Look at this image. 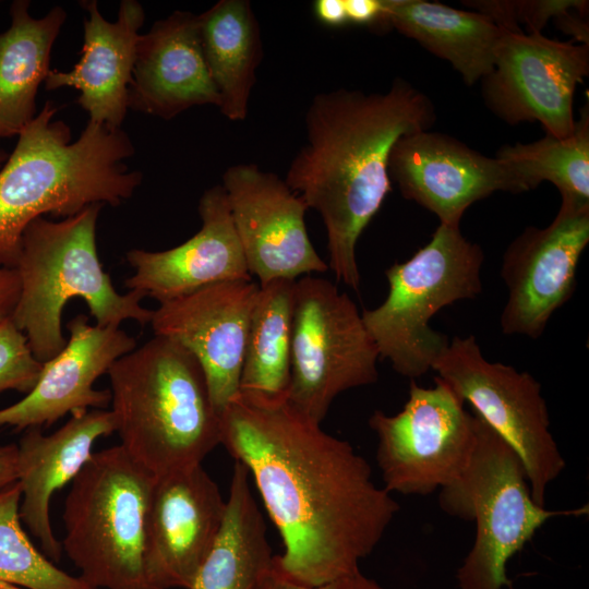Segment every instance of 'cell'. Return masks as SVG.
Masks as SVG:
<instances>
[{
    "label": "cell",
    "mask_w": 589,
    "mask_h": 589,
    "mask_svg": "<svg viewBox=\"0 0 589 589\" xmlns=\"http://www.w3.org/2000/svg\"><path fill=\"white\" fill-rule=\"evenodd\" d=\"M17 444L0 445V491L19 479Z\"/></svg>",
    "instance_id": "cell-37"
},
{
    "label": "cell",
    "mask_w": 589,
    "mask_h": 589,
    "mask_svg": "<svg viewBox=\"0 0 589 589\" xmlns=\"http://www.w3.org/2000/svg\"><path fill=\"white\" fill-rule=\"evenodd\" d=\"M107 374L120 445L156 478L201 465L220 444V414L203 369L176 341L154 335Z\"/></svg>",
    "instance_id": "cell-4"
},
{
    "label": "cell",
    "mask_w": 589,
    "mask_h": 589,
    "mask_svg": "<svg viewBox=\"0 0 589 589\" xmlns=\"http://www.w3.org/2000/svg\"><path fill=\"white\" fill-rule=\"evenodd\" d=\"M249 273L259 285L325 273L305 226L306 205L285 180L253 164L229 167L221 183Z\"/></svg>",
    "instance_id": "cell-14"
},
{
    "label": "cell",
    "mask_w": 589,
    "mask_h": 589,
    "mask_svg": "<svg viewBox=\"0 0 589 589\" xmlns=\"http://www.w3.org/2000/svg\"><path fill=\"white\" fill-rule=\"evenodd\" d=\"M8 156L9 155L3 149L0 148V168L2 167L4 161L7 160Z\"/></svg>",
    "instance_id": "cell-39"
},
{
    "label": "cell",
    "mask_w": 589,
    "mask_h": 589,
    "mask_svg": "<svg viewBox=\"0 0 589 589\" xmlns=\"http://www.w3.org/2000/svg\"><path fill=\"white\" fill-rule=\"evenodd\" d=\"M199 214L201 229L180 245L127 252L134 271L124 281L130 291L163 303L214 284L252 280L221 184L203 193Z\"/></svg>",
    "instance_id": "cell-19"
},
{
    "label": "cell",
    "mask_w": 589,
    "mask_h": 589,
    "mask_svg": "<svg viewBox=\"0 0 589 589\" xmlns=\"http://www.w3.org/2000/svg\"><path fill=\"white\" fill-rule=\"evenodd\" d=\"M10 15L9 28L0 33V139L19 136L36 117L37 91L67 19L59 5L35 19L26 0L13 1Z\"/></svg>",
    "instance_id": "cell-24"
},
{
    "label": "cell",
    "mask_w": 589,
    "mask_h": 589,
    "mask_svg": "<svg viewBox=\"0 0 589 589\" xmlns=\"http://www.w3.org/2000/svg\"><path fill=\"white\" fill-rule=\"evenodd\" d=\"M81 5L88 13L84 19L81 58L71 71L50 70L45 88L74 87L80 92L77 103L88 113L89 121L117 130L129 109L139 29L145 13L140 2L122 0L117 21L109 22L99 12L97 1H82Z\"/></svg>",
    "instance_id": "cell-21"
},
{
    "label": "cell",
    "mask_w": 589,
    "mask_h": 589,
    "mask_svg": "<svg viewBox=\"0 0 589 589\" xmlns=\"http://www.w3.org/2000/svg\"><path fill=\"white\" fill-rule=\"evenodd\" d=\"M250 473L235 460L224 518L191 589H259L274 555Z\"/></svg>",
    "instance_id": "cell-25"
},
{
    "label": "cell",
    "mask_w": 589,
    "mask_h": 589,
    "mask_svg": "<svg viewBox=\"0 0 589 589\" xmlns=\"http://www.w3.org/2000/svg\"><path fill=\"white\" fill-rule=\"evenodd\" d=\"M0 589H24V588L0 581Z\"/></svg>",
    "instance_id": "cell-38"
},
{
    "label": "cell",
    "mask_w": 589,
    "mask_h": 589,
    "mask_svg": "<svg viewBox=\"0 0 589 589\" xmlns=\"http://www.w3.org/2000/svg\"><path fill=\"white\" fill-rule=\"evenodd\" d=\"M518 23L524 22L530 33H541L550 19L574 10L585 16L588 12V1L584 0H521L515 1Z\"/></svg>",
    "instance_id": "cell-31"
},
{
    "label": "cell",
    "mask_w": 589,
    "mask_h": 589,
    "mask_svg": "<svg viewBox=\"0 0 589 589\" xmlns=\"http://www.w3.org/2000/svg\"><path fill=\"white\" fill-rule=\"evenodd\" d=\"M20 296V279L14 267L0 265V322L10 317Z\"/></svg>",
    "instance_id": "cell-34"
},
{
    "label": "cell",
    "mask_w": 589,
    "mask_h": 589,
    "mask_svg": "<svg viewBox=\"0 0 589 589\" xmlns=\"http://www.w3.org/2000/svg\"><path fill=\"white\" fill-rule=\"evenodd\" d=\"M204 59L221 113L242 121L262 60L259 22L248 0H220L197 15Z\"/></svg>",
    "instance_id": "cell-26"
},
{
    "label": "cell",
    "mask_w": 589,
    "mask_h": 589,
    "mask_svg": "<svg viewBox=\"0 0 589 589\" xmlns=\"http://www.w3.org/2000/svg\"><path fill=\"white\" fill-rule=\"evenodd\" d=\"M155 481L116 445L93 453L71 482L61 546L88 585L146 589V527Z\"/></svg>",
    "instance_id": "cell-6"
},
{
    "label": "cell",
    "mask_w": 589,
    "mask_h": 589,
    "mask_svg": "<svg viewBox=\"0 0 589 589\" xmlns=\"http://www.w3.org/2000/svg\"><path fill=\"white\" fill-rule=\"evenodd\" d=\"M275 556V555H274ZM259 589H384L376 580L360 572L338 578L320 586H306L291 580L284 575L275 561L264 575Z\"/></svg>",
    "instance_id": "cell-32"
},
{
    "label": "cell",
    "mask_w": 589,
    "mask_h": 589,
    "mask_svg": "<svg viewBox=\"0 0 589 589\" xmlns=\"http://www.w3.org/2000/svg\"><path fill=\"white\" fill-rule=\"evenodd\" d=\"M294 280L260 286L251 311L239 394L279 402L287 399L291 377V315Z\"/></svg>",
    "instance_id": "cell-27"
},
{
    "label": "cell",
    "mask_w": 589,
    "mask_h": 589,
    "mask_svg": "<svg viewBox=\"0 0 589 589\" xmlns=\"http://www.w3.org/2000/svg\"><path fill=\"white\" fill-rule=\"evenodd\" d=\"M390 27L450 63L471 86L489 75L502 35L490 17L425 0H386Z\"/></svg>",
    "instance_id": "cell-23"
},
{
    "label": "cell",
    "mask_w": 589,
    "mask_h": 589,
    "mask_svg": "<svg viewBox=\"0 0 589 589\" xmlns=\"http://www.w3.org/2000/svg\"><path fill=\"white\" fill-rule=\"evenodd\" d=\"M435 119L430 98L399 77L385 93L323 92L308 108L306 141L285 182L320 214L328 268L356 291L361 283L356 248L392 189V147L406 134L429 130Z\"/></svg>",
    "instance_id": "cell-2"
},
{
    "label": "cell",
    "mask_w": 589,
    "mask_h": 589,
    "mask_svg": "<svg viewBox=\"0 0 589 589\" xmlns=\"http://www.w3.org/2000/svg\"><path fill=\"white\" fill-rule=\"evenodd\" d=\"M495 158L516 179L521 192L549 181L562 197L589 202V110H580L574 132L566 137L546 134L528 144L501 147Z\"/></svg>",
    "instance_id": "cell-28"
},
{
    "label": "cell",
    "mask_w": 589,
    "mask_h": 589,
    "mask_svg": "<svg viewBox=\"0 0 589 589\" xmlns=\"http://www.w3.org/2000/svg\"><path fill=\"white\" fill-rule=\"evenodd\" d=\"M348 24L364 25L373 29L389 26L386 0H345Z\"/></svg>",
    "instance_id": "cell-33"
},
{
    "label": "cell",
    "mask_w": 589,
    "mask_h": 589,
    "mask_svg": "<svg viewBox=\"0 0 589 589\" xmlns=\"http://www.w3.org/2000/svg\"><path fill=\"white\" fill-rule=\"evenodd\" d=\"M47 100L19 134L0 168V265L14 267L27 226L50 214L71 217L93 204L119 206L142 182L123 163L134 154L128 134L88 121L75 142L70 128L52 120Z\"/></svg>",
    "instance_id": "cell-3"
},
{
    "label": "cell",
    "mask_w": 589,
    "mask_h": 589,
    "mask_svg": "<svg viewBox=\"0 0 589 589\" xmlns=\"http://www.w3.org/2000/svg\"><path fill=\"white\" fill-rule=\"evenodd\" d=\"M221 442L243 464L276 526L279 570L320 586L360 572L400 509L349 442L288 405L238 394L220 414Z\"/></svg>",
    "instance_id": "cell-1"
},
{
    "label": "cell",
    "mask_w": 589,
    "mask_h": 589,
    "mask_svg": "<svg viewBox=\"0 0 589 589\" xmlns=\"http://www.w3.org/2000/svg\"><path fill=\"white\" fill-rule=\"evenodd\" d=\"M70 337L63 349L43 363L38 381L17 402L0 409V426L16 431L49 426L68 413L106 409L109 389H95V381L120 357L136 348V340L119 327L91 325L85 314L67 323Z\"/></svg>",
    "instance_id": "cell-18"
},
{
    "label": "cell",
    "mask_w": 589,
    "mask_h": 589,
    "mask_svg": "<svg viewBox=\"0 0 589 589\" xmlns=\"http://www.w3.org/2000/svg\"><path fill=\"white\" fill-rule=\"evenodd\" d=\"M21 485L0 491V581L24 589H97L57 567L31 541L20 517Z\"/></svg>",
    "instance_id": "cell-29"
},
{
    "label": "cell",
    "mask_w": 589,
    "mask_h": 589,
    "mask_svg": "<svg viewBox=\"0 0 589 589\" xmlns=\"http://www.w3.org/2000/svg\"><path fill=\"white\" fill-rule=\"evenodd\" d=\"M313 12L320 23L329 27L348 24L345 0H316Z\"/></svg>",
    "instance_id": "cell-35"
},
{
    "label": "cell",
    "mask_w": 589,
    "mask_h": 589,
    "mask_svg": "<svg viewBox=\"0 0 589 589\" xmlns=\"http://www.w3.org/2000/svg\"><path fill=\"white\" fill-rule=\"evenodd\" d=\"M103 206L89 205L61 221L39 217L23 233L14 266L20 296L10 318L41 363L67 344L62 312L73 298L84 300L100 327H119L128 320L151 323L153 310L141 304L143 297L119 293L99 261L96 225Z\"/></svg>",
    "instance_id": "cell-5"
},
{
    "label": "cell",
    "mask_w": 589,
    "mask_h": 589,
    "mask_svg": "<svg viewBox=\"0 0 589 589\" xmlns=\"http://www.w3.org/2000/svg\"><path fill=\"white\" fill-rule=\"evenodd\" d=\"M589 243V202L562 197L545 228H526L506 249L501 276L508 298L501 315L507 335L540 337L553 313L576 288V272Z\"/></svg>",
    "instance_id": "cell-13"
},
{
    "label": "cell",
    "mask_w": 589,
    "mask_h": 589,
    "mask_svg": "<svg viewBox=\"0 0 589 589\" xmlns=\"http://www.w3.org/2000/svg\"><path fill=\"white\" fill-rule=\"evenodd\" d=\"M291 377L286 401L321 423L334 399L378 378L377 349L356 303L329 280H294Z\"/></svg>",
    "instance_id": "cell-9"
},
{
    "label": "cell",
    "mask_w": 589,
    "mask_h": 589,
    "mask_svg": "<svg viewBox=\"0 0 589 589\" xmlns=\"http://www.w3.org/2000/svg\"><path fill=\"white\" fill-rule=\"evenodd\" d=\"M43 363L33 354L26 336L10 317L0 322V393L17 390L25 395L39 378Z\"/></svg>",
    "instance_id": "cell-30"
},
{
    "label": "cell",
    "mask_w": 589,
    "mask_h": 589,
    "mask_svg": "<svg viewBox=\"0 0 589 589\" xmlns=\"http://www.w3.org/2000/svg\"><path fill=\"white\" fill-rule=\"evenodd\" d=\"M257 290L259 284L252 280L224 281L159 303L153 310L149 324L154 335L176 341L195 357L219 414L239 394Z\"/></svg>",
    "instance_id": "cell-15"
},
{
    "label": "cell",
    "mask_w": 589,
    "mask_h": 589,
    "mask_svg": "<svg viewBox=\"0 0 589 589\" xmlns=\"http://www.w3.org/2000/svg\"><path fill=\"white\" fill-rule=\"evenodd\" d=\"M430 388L411 380L404 408L375 410L369 425L377 437L376 462L389 493L428 495L455 480L476 445L477 418L452 387L435 377Z\"/></svg>",
    "instance_id": "cell-11"
},
{
    "label": "cell",
    "mask_w": 589,
    "mask_h": 589,
    "mask_svg": "<svg viewBox=\"0 0 589 589\" xmlns=\"http://www.w3.org/2000/svg\"><path fill=\"white\" fill-rule=\"evenodd\" d=\"M17 444L21 485V521L51 561H59L61 542L53 534L49 506L53 493L80 473L93 454L94 443L116 431L113 414L89 409L71 418L56 432L45 435L39 426L24 430Z\"/></svg>",
    "instance_id": "cell-22"
},
{
    "label": "cell",
    "mask_w": 589,
    "mask_h": 589,
    "mask_svg": "<svg viewBox=\"0 0 589 589\" xmlns=\"http://www.w3.org/2000/svg\"><path fill=\"white\" fill-rule=\"evenodd\" d=\"M225 508L226 500L202 465L156 478L146 527V589H191Z\"/></svg>",
    "instance_id": "cell-16"
},
{
    "label": "cell",
    "mask_w": 589,
    "mask_h": 589,
    "mask_svg": "<svg viewBox=\"0 0 589 589\" xmlns=\"http://www.w3.org/2000/svg\"><path fill=\"white\" fill-rule=\"evenodd\" d=\"M483 260L459 226L440 224L428 244L389 266L387 297L361 313L380 358L411 380L432 370L449 339L430 321L444 306L481 293Z\"/></svg>",
    "instance_id": "cell-7"
},
{
    "label": "cell",
    "mask_w": 589,
    "mask_h": 589,
    "mask_svg": "<svg viewBox=\"0 0 589 589\" xmlns=\"http://www.w3.org/2000/svg\"><path fill=\"white\" fill-rule=\"evenodd\" d=\"M387 171L405 199L444 225L459 226L469 206L497 191L521 192L501 160L429 130L401 136L392 147Z\"/></svg>",
    "instance_id": "cell-17"
},
{
    "label": "cell",
    "mask_w": 589,
    "mask_h": 589,
    "mask_svg": "<svg viewBox=\"0 0 589 589\" xmlns=\"http://www.w3.org/2000/svg\"><path fill=\"white\" fill-rule=\"evenodd\" d=\"M554 22L562 32L573 36L580 45L589 47V26L585 16L569 10L556 16Z\"/></svg>",
    "instance_id": "cell-36"
},
{
    "label": "cell",
    "mask_w": 589,
    "mask_h": 589,
    "mask_svg": "<svg viewBox=\"0 0 589 589\" xmlns=\"http://www.w3.org/2000/svg\"><path fill=\"white\" fill-rule=\"evenodd\" d=\"M432 370L514 449L533 501L544 506L546 489L566 462L550 431L540 383L528 372L486 360L473 335L455 336Z\"/></svg>",
    "instance_id": "cell-10"
},
{
    "label": "cell",
    "mask_w": 589,
    "mask_h": 589,
    "mask_svg": "<svg viewBox=\"0 0 589 589\" xmlns=\"http://www.w3.org/2000/svg\"><path fill=\"white\" fill-rule=\"evenodd\" d=\"M588 74V46L502 28L493 70L481 81L482 96L509 124L538 121L546 134L566 137L576 125V86Z\"/></svg>",
    "instance_id": "cell-12"
},
{
    "label": "cell",
    "mask_w": 589,
    "mask_h": 589,
    "mask_svg": "<svg viewBox=\"0 0 589 589\" xmlns=\"http://www.w3.org/2000/svg\"><path fill=\"white\" fill-rule=\"evenodd\" d=\"M129 108L169 120L220 99L202 51L197 15L175 11L140 36Z\"/></svg>",
    "instance_id": "cell-20"
},
{
    "label": "cell",
    "mask_w": 589,
    "mask_h": 589,
    "mask_svg": "<svg viewBox=\"0 0 589 589\" xmlns=\"http://www.w3.org/2000/svg\"><path fill=\"white\" fill-rule=\"evenodd\" d=\"M476 418L471 458L462 472L441 489L438 504L444 513L476 524L474 542L456 573L458 588L515 589L506 572L509 560L550 518L576 512L538 505L518 455Z\"/></svg>",
    "instance_id": "cell-8"
}]
</instances>
